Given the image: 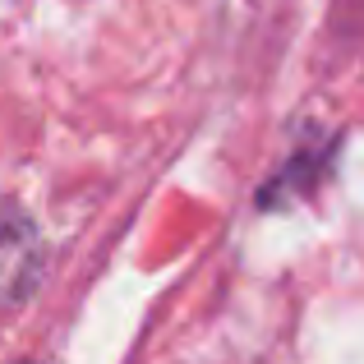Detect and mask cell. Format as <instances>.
I'll list each match as a JSON object with an SVG mask.
<instances>
[]
</instances>
